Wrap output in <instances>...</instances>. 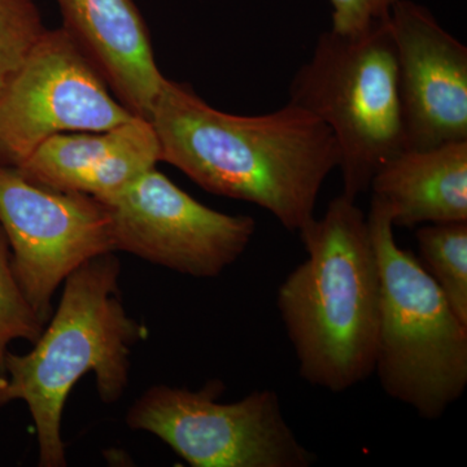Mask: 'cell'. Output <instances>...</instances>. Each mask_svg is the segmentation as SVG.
Wrapping results in <instances>:
<instances>
[{
	"label": "cell",
	"instance_id": "14",
	"mask_svg": "<svg viewBox=\"0 0 467 467\" xmlns=\"http://www.w3.org/2000/svg\"><path fill=\"white\" fill-rule=\"evenodd\" d=\"M416 238L418 260L467 325V221L427 223Z\"/></svg>",
	"mask_w": 467,
	"mask_h": 467
},
{
	"label": "cell",
	"instance_id": "12",
	"mask_svg": "<svg viewBox=\"0 0 467 467\" xmlns=\"http://www.w3.org/2000/svg\"><path fill=\"white\" fill-rule=\"evenodd\" d=\"M64 29L133 115L149 119L165 77L134 0H57Z\"/></svg>",
	"mask_w": 467,
	"mask_h": 467
},
{
	"label": "cell",
	"instance_id": "17",
	"mask_svg": "<svg viewBox=\"0 0 467 467\" xmlns=\"http://www.w3.org/2000/svg\"><path fill=\"white\" fill-rule=\"evenodd\" d=\"M396 2L398 0H330L331 29L344 34L364 32L374 24L389 20Z\"/></svg>",
	"mask_w": 467,
	"mask_h": 467
},
{
	"label": "cell",
	"instance_id": "11",
	"mask_svg": "<svg viewBox=\"0 0 467 467\" xmlns=\"http://www.w3.org/2000/svg\"><path fill=\"white\" fill-rule=\"evenodd\" d=\"M160 161L155 129L150 119L134 117L106 131L55 135L17 169L33 182L106 202Z\"/></svg>",
	"mask_w": 467,
	"mask_h": 467
},
{
	"label": "cell",
	"instance_id": "2",
	"mask_svg": "<svg viewBox=\"0 0 467 467\" xmlns=\"http://www.w3.org/2000/svg\"><path fill=\"white\" fill-rule=\"evenodd\" d=\"M299 234L308 257L285 279L276 304L301 378L344 392L376 365L380 275L368 217L342 193Z\"/></svg>",
	"mask_w": 467,
	"mask_h": 467
},
{
	"label": "cell",
	"instance_id": "6",
	"mask_svg": "<svg viewBox=\"0 0 467 467\" xmlns=\"http://www.w3.org/2000/svg\"><path fill=\"white\" fill-rule=\"evenodd\" d=\"M223 383L198 391L155 386L129 409L126 425L158 436L193 467H309L306 450L282 413L278 393L260 389L218 402Z\"/></svg>",
	"mask_w": 467,
	"mask_h": 467
},
{
	"label": "cell",
	"instance_id": "13",
	"mask_svg": "<svg viewBox=\"0 0 467 467\" xmlns=\"http://www.w3.org/2000/svg\"><path fill=\"white\" fill-rule=\"evenodd\" d=\"M368 190L393 227L467 221V140L401 150L377 171Z\"/></svg>",
	"mask_w": 467,
	"mask_h": 467
},
{
	"label": "cell",
	"instance_id": "16",
	"mask_svg": "<svg viewBox=\"0 0 467 467\" xmlns=\"http://www.w3.org/2000/svg\"><path fill=\"white\" fill-rule=\"evenodd\" d=\"M45 326L18 284L8 242L0 229V378L5 376L9 344L20 339L36 342Z\"/></svg>",
	"mask_w": 467,
	"mask_h": 467
},
{
	"label": "cell",
	"instance_id": "1",
	"mask_svg": "<svg viewBox=\"0 0 467 467\" xmlns=\"http://www.w3.org/2000/svg\"><path fill=\"white\" fill-rule=\"evenodd\" d=\"M149 119L161 161L208 192L259 205L291 233L315 220L322 184L339 167L330 129L290 101L265 115H233L165 78Z\"/></svg>",
	"mask_w": 467,
	"mask_h": 467
},
{
	"label": "cell",
	"instance_id": "10",
	"mask_svg": "<svg viewBox=\"0 0 467 467\" xmlns=\"http://www.w3.org/2000/svg\"><path fill=\"white\" fill-rule=\"evenodd\" d=\"M405 150L467 140V47L432 12L398 0L389 16Z\"/></svg>",
	"mask_w": 467,
	"mask_h": 467
},
{
	"label": "cell",
	"instance_id": "15",
	"mask_svg": "<svg viewBox=\"0 0 467 467\" xmlns=\"http://www.w3.org/2000/svg\"><path fill=\"white\" fill-rule=\"evenodd\" d=\"M46 32L33 0H0V95L7 90Z\"/></svg>",
	"mask_w": 467,
	"mask_h": 467
},
{
	"label": "cell",
	"instance_id": "7",
	"mask_svg": "<svg viewBox=\"0 0 467 467\" xmlns=\"http://www.w3.org/2000/svg\"><path fill=\"white\" fill-rule=\"evenodd\" d=\"M0 229L18 284L45 324L58 285L88 261L116 252L104 202L33 182L8 165H0Z\"/></svg>",
	"mask_w": 467,
	"mask_h": 467
},
{
	"label": "cell",
	"instance_id": "8",
	"mask_svg": "<svg viewBox=\"0 0 467 467\" xmlns=\"http://www.w3.org/2000/svg\"><path fill=\"white\" fill-rule=\"evenodd\" d=\"M64 27L48 30L0 95V165L18 168L57 134L133 119Z\"/></svg>",
	"mask_w": 467,
	"mask_h": 467
},
{
	"label": "cell",
	"instance_id": "4",
	"mask_svg": "<svg viewBox=\"0 0 467 467\" xmlns=\"http://www.w3.org/2000/svg\"><path fill=\"white\" fill-rule=\"evenodd\" d=\"M367 217L380 275L374 373L387 395L436 420L466 389L467 325L420 261L399 247L382 202L371 198Z\"/></svg>",
	"mask_w": 467,
	"mask_h": 467
},
{
	"label": "cell",
	"instance_id": "9",
	"mask_svg": "<svg viewBox=\"0 0 467 467\" xmlns=\"http://www.w3.org/2000/svg\"><path fill=\"white\" fill-rule=\"evenodd\" d=\"M104 204L116 251L196 278L223 275L244 254L256 232L254 218L205 207L158 167Z\"/></svg>",
	"mask_w": 467,
	"mask_h": 467
},
{
	"label": "cell",
	"instance_id": "3",
	"mask_svg": "<svg viewBox=\"0 0 467 467\" xmlns=\"http://www.w3.org/2000/svg\"><path fill=\"white\" fill-rule=\"evenodd\" d=\"M115 252L100 254L66 279L50 324L26 355L8 352L0 378V407L24 401L36 426L39 466H67L61 420L67 396L86 374H94L107 404L124 395L130 352L143 326L129 317L119 294Z\"/></svg>",
	"mask_w": 467,
	"mask_h": 467
},
{
	"label": "cell",
	"instance_id": "5",
	"mask_svg": "<svg viewBox=\"0 0 467 467\" xmlns=\"http://www.w3.org/2000/svg\"><path fill=\"white\" fill-rule=\"evenodd\" d=\"M288 95L290 103L330 129L339 149L343 195L352 201L405 150L389 18L364 32L322 33Z\"/></svg>",
	"mask_w": 467,
	"mask_h": 467
}]
</instances>
